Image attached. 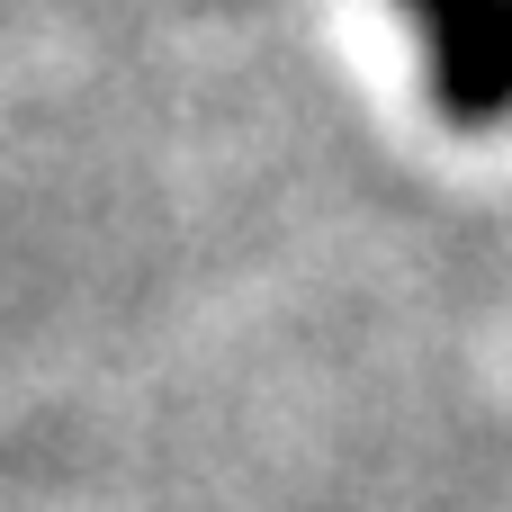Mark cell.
<instances>
[{
  "instance_id": "6da1fadb",
  "label": "cell",
  "mask_w": 512,
  "mask_h": 512,
  "mask_svg": "<svg viewBox=\"0 0 512 512\" xmlns=\"http://www.w3.org/2000/svg\"><path fill=\"white\" fill-rule=\"evenodd\" d=\"M432 99L450 126L512 117V0H459L432 27Z\"/></svg>"
},
{
  "instance_id": "7a4b0ae2",
  "label": "cell",
  "mask_w": 512,
  "mask_h": 512,
  "mask_svg": "<svg viewBox=\"0 0 512 512\" xmlns=\"http://www.w3.org/2000/svg\"><path fill=\"white\" fill-rule=\"evenodd\" d=\"M405 9H414V18H423V27H441V18H450V9H459V0H405Z\"/></svg>"
}]
</instances>
